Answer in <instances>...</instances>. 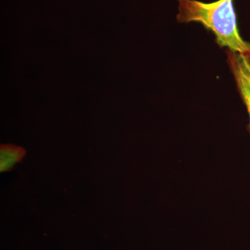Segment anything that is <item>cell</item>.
Returning <instances> with one entry per match:
<instances>
[{
  "mask_svg": "<svg viewBox=\"0 0 250 250\" xmlns=\"http://www.w3.org/2000/svg\"><path fill=\"white\" fill-rule=\"evenodd\" d=\"M177 22H199L211 31L220 47L250 56V43L240 35L233 0L205 3L198 0H178Z\"/></svg>",
  "mask_w": 250,
  "mask_h": 250,
  "instance_id": "cell-1",
  "label": "cell"
},
{
  "mask_svg": "<svg viewBox=\"0 0 250 250\" xmlns=\"http://www.w3.org/2000/svg\"><path fill=\"white\" fill-rule=\"evenodd\" d=\"M228 62L234 77L238 93L241 95L250 117L248 125L250 134V56L237 53L228 49Z\"/></svg>",
  "mask_w": 250,
  "mask_h": 250,
  "instance_id": "cell-2",
  "label": "cell"
},
{
  "mask_svg": "<svg viewBox=\"0 0 250 250\" xmlns=\"http://www.w3.org/2000/svg\"><path fill=\"white\" fill-rule=\"evenodd\" d=\"M25 151L23 148L12 145H4L0 148V171L6 172L14 168L15 166L22 161Z\"/></svg>",
  "mask_w": 250,
  "mask_h": 250,
  "instance_id": "cell-3",
  "label": "cell"
}]
</instances>
